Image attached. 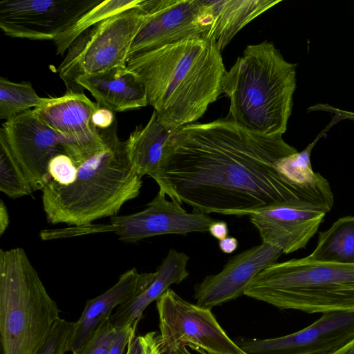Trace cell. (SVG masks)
<instances>
[{
	"mask_svg": "<svg viewBox=\"0 0 354 354\" xmlns=\"http://www.w3.org/2000/svg\"><path fill=\"white\" fill-rule=\"evenodd\" d=\"M117 333L111 318L104 322L90 338L73 354H108Z\"/></svg>",
	"mask_w": 354,
	"mask_h": 354,
	"instance_id": "28",
	"label": "cell"
},
{
	"mask_svg": "<svg viewBox=\"0 0 354 354\" xmlns=\"http://www.w3.org/2000/svg\"><path fill=\"white\" fill-rule=\"evenodd\" d=\"M296 152L281 134L254 133L227 116L176 129L151 178L160 192L195 213L250 216L290 201L330 210L333 197L295 185L277 171V162Z\"/></svg>",
	"mask_w": 354,
	"mask_h": 354,
	"instance_id": "1",
	"label": "cell"
},
{
	"mask_svg": "<svg viewBox=\"0 0 354 354\" xmlns=\"http://www.w3.org/2000/svg\"><path fill=\"white\" fill-rule=\"evenodd\" d=\"M244 295L282 310L354 312V264L308 257L277 262L259 272Z\"/></svg>",
	"mask_w": 354,
	"mask_h": 354,
	"instance_id": "5",
	"label": "cell"
},
{
	"mask_svg": "<svg viewBox=\"0 0 354 354\" xmlns=\"http://www.w3.org/2000/svg\"><path fill=\"white\" fill-rule=\"evenodd\" d=\"M330 354H354V337L338 350Z\"/></svg>",
	"mask_w": 354,
	"mask_h": 354,
	"instance_id": "36",
	"label": "cell"
},
{
	"mask_svg": "<svg viewBox=\"0 0 354 354\" xmlns=\"http://www.w3.org/2000/svg\"><path fill=\"white\" fill-rule=\"evenodd\" d=\"M140 2L141 0L102 1L53 41L57 54L62 55L81 34L93 26L121 12L136 8Z\"/></svg>",
	"mask_w": 354,
	"mask_h": 354,
	"instance_id": "24",
	"label": "cell"
},
{
	"mask_svg": "<svg viewBox=\"0 0 354 354\" xmlns=\"http://www.w3.org/2000/svg\"><path fill=\"white\" fill-rule=\"evenodd\" d=\"M99 0H2L0 28L10 37L55 41Z\"/></svg>",
	"mask_w": 354,
	"mask_h": 354,
	"instance_id": "11",
	"label": "cell"
},
{
	"mask_svg": "<svg viewBox=\"0 0 354 354\" xmlns=\"http://www.w3.org/2000/svg\"><path fill=\"white\" fill-rule=\"evenodd\" d=\"M155 277L156 272L139 273L133 268L121 274L108 290L88 300L80 319L75 322L70 351L82 347L100 325L111 318L115 308L143 292Z\"/></svg>",
	"mask_w": 354,
	"mask_h": 354,
	"instance_id": "18",
	"label": "cell"
},
{
	"mask_svg": "<svg viewBox=\"0 0 354 354\" xmlns=\"http://www.w3.org/2000/svg\"><path fill=\"white\" fill-rule=\"evenodd\" d=\"M57 303L21 248L0 250L3 354H37L60 318Z\"/></svg>",
	"mask_w": 354,
	"mask_h": 354,
	"instance_id": "6",
	"label": "cell"
},
{
	"mask_svg": "<svg viewBox=\"0 0 354 354\" xmlns=\"http://www.w3.org/2000/svg\"><path fill=\"white\" fill-rule=\"evenodd\" d=\"M315 142L304 150L279 160L275 165L278 174L290 183L300 187L333 196L328 180L315 173L310 163V152Z\"/></svg>",
	"mask_w": 354,
	"mask_h": 354,
	"instance_id": "23",
	"label": "cell"
},
{
	"mask_svg": "<svg viewBox=\"0 0 354 354\" xmlns=\"http://www.w3.org/2000/svg\"><path fill=\"white\" fill-rule=\"evenodd\" d=\"M189 257L183 252L170 248L156 270L153 282L140 294L118 306L111 316V322L118 328L131 322H138L145 308L158 298L172 284H178L189 274L187 266Z\"/></svg>",
	"mask_w": 354,
	"mask_h": 354,
	"instance_id": "19",
	"label": "cell"
},
{
	"mask_svg": "<svg viewBox=\"0 0 354 354\" xmlns=\"http://www.w3.org/2000/svg\"><path fill=\"white\" fill-rule=\"evenodd\" d=\"M145 16L141 0L138 6L107 18L81 34L58 68L67 93H78L75 80L80 76L126 66L131 44Z\"/></svg>",
	"mask_w": 354,
	"mask_h": 354,
	"instance_id": "7",
	"label": "cell"
},
{
	"mask_svg": "<svg viewBox=\"0 0 354 354\" xmlns=\"http://www.w3.org/2000/svg\"><path fill=\"white\" fill-rule=\"evenodd\" d=\"M282 254L279 248L262 242L233 256L221 272L207 275L194 286L196 304L212 309L244 295L252 280Z\"/></svg>",
	"mask_w": 354,
	"mask_h": 354,
	"instance_id": "16",
	"label": "cell"
},
{
	"mask_svg": "<svg viewBox=\"0 0 354 354\" xmlns=\"http://www.w3.org/2000/svg\"><path fill=\"white\" fill-rule=\"evenodd\" d=\"M329 212L313 203L290 201L260 208L249 216L263 243L290 254L306 247Z\"/></svg>",
	"mask_w": 354,
	"mask_h": 354,
	"instance_id": "15",
	"label": "cell"
},
{
	"mask_svg": "<svg viewBox=\"0 0 354 354\" xmlns=\"http://www.w3.org/2000/svg\"><path fill=\"white\" fill-rule=\"evenodd\" d=\"M0 191L11 198L34 192L26 176L7 145L0 140Z\"/></svg>",
	"mask_w": 354,
	"mask_h": 354,
	"instance_id": "26",
	"label": "cell"
},
{
	"mask_svg": "<svg viewBox=\"0 0 354 354\" xmlns=\"http://www.w3.org/2000/svg\"><path fill=\"white\" fill-rule=\"evenodd\" d=\"M48 98L39 97L30 82L16 83L0 78V119L8 120L32 108L46 104Z\"/></svg>",
	"mask_w": 354,
	"mask_h": 354,
	"instance_id": "25",
	"label": "cell"
},
{
	"mask_svg": "<svg viewBox=\"0 0 354 354\" xmlns=\"http://www.w3.org/2000/svg\"><path fill=\"white\" fill-rule=\"evenodd\" d=\"M215 221L206 214L187 212L180 203L167 199L166 195L158 191L140 212L111 216L105 224L91 223L48 230L47 237L54 240L113 232L122 242L136 243L154 236L208 232L209 226Z\"/></svg>",
	"mask_w": 354,
	"mask_h": 354,
	"instance_id": "8",
	"label": "cell"
},
{
	"mask_svg": "<svg viewBox=\"0 0 354 354\" xmlns=\"http://www.w3.org/2000/svg\"><path fill=\"white\" fill-rule=\"evenodd\" d=\"M115 121L114 112L104 107L98 106L91 117L92 124L98 129H109Z\"/></svg>",
	"mask_w": 354,
	"mask_h": 354,
	"instance_id": "32",
	"label": "cell"
},
{
	"mask_svg": "<svg viewBox=\"0 0 354 354\" xmlns=\"http://www.w3.org/2000/svg\"><path fill=\"white\" fill-rule=\"evenodd\" d=\"M205 354H207V353H205Z\"/></svg>",
	"mask_w": 354,
	"mask_h": 354,
	"instance_id": "38",
	"label": "cell"
},
{
	"mask_svg": "<svg viewBox=\"0 0 354 354\" xmlns=\"http://www.w3.org/2000/svg\"><path fill=\"white\" fill-rule=\"evenodd\" d=\"M127 66L143 82L148 105L174 130L203 115L223 93L227 72L215 44L202 36L131 57Z\"/></svg>",
	"mask_w": 354,
	"mask_h": 354,
	"instance_id": "2",
	"label": "cell"
},
{
	"mask_svg": "<svg viewBox=\"0 0 354 354\" xmlns=\"http://www.w3.org/2000/svg\"><path fill=\"white\" fill-rule=\"evenodd\" d=\"M175 131L166 127L153 111L144 127H138L131 133L126 140L127 149L132 165L142 177L153 176Z\"/></svg>",
	"mask_w": 354,
	"mask_h": 354,
	"instance_id": "21",
	"label": "cell"
},
{
	"mask_svg": "<svg viewBox=\"0 0 354 354\" xmlns=\"http://www.w3.org/2000/svg\"><path fill=\"white\" fill-rule=\"evenodd\" d=\"M212 18L203 36L221 52L236 33L280 0H203Z\"/></svg>",
	"mask_w": 354,
	"mask_h": 354,
	"instance_id": "20",
	"label": "cell"
},
{
	"mask_svg": "<svg viewBox=\"0 0 354 354\" xmlns=\"http://www.w3.org/2000/svg\"><path fill=\"white\" fill-rule=\"evenodd\" d=\"M78 93L88 91L100 107L113 112L139 109L148 105L145 86L127 66H116L77 77Z\"/></svg>",
	"mask_w": 354,
	"mask_h": 354,
	"instance_id": "17",
	"label": "cell"
},
{
	"mask_svg": "<svg viewBox=\"0 0 354 354\" xmlns=\"http://www.w3.org/2000/svg\"><path fill=\"white\" fill-rule=\"evenodd\" d=\"M178 354H192L187 349Z\"/></svg>",
	"mask_w": 354,
	"mask_h": 354,
	"instance_id": "37",
	"label": "cell"
},
{
	"mask_svg": "<svg viewBox=\"0 0 354 354\" xmlns=\"http://www.w3.org/2000/svg\"><path fill=\"white\" fill-rule=\"evenodd\" d=\"M9 225V216L7 207L3 201L0 202V236H2Z\"/></svg>",
	"mask_w": 354,
	"mask_h": 354,
	"instance_id": "35",
	"label": "cell"
},
{
	"mask_svg": "<svg viewBox=\"0 0 354 354\" xmlns=\"http://www.w3.org/2000/svg\"><path fill=\"white\" fill-rule=\"evenodd\" d=\"M0 140L8 147L34 192L42 190L50 180L48 172L50 160L65 153L66 138L39 120L33 109L3 122Z\"/></svg>",
	"mask_w": 354,
	"mask_h": 354,
	"instance_id": "12",
	"label": "cell"
},
{
	"mask_svg": "<svg viewBox=\"0 0 354 354\" xmlns=\"http://www.w3.org/2000/svg\"><path fill=\"white\" fill-rule=\"evenodd\" d=\"M162 354L187 346L203 354H248L232 340L210 308L190 303L167 289L156 301Z\"/></svg>",
	"mask_w": 354,
	"mask_h": 354,
	"instance_id": "9",
	"label": "cell"
},
{
	"mask_svg": "<svg viewBox=\"0 0 354 354\" xmlns=\"http://www.w3.org/2000/svg\"><path fill=\"white\" fill-rule=\"evenodd\" d=\"M75 322L59 318L37 354H65L70 351Z\"/></svg>",
	"mask_w": 354,
	"mask_h": 354,
	"instance_id": "27",
	"label": "cell"
},
{
	"mask_svg": "<svg viewBox=\"0 0 354 354\" xmlns=\"http://www.w3.org/2000/svg\"><path fill=\"white\" fill-rule=\"evenodd\" d=\"M125 354H162L160 335L155 331L135 337Z\"/></svg>",
	"mask_w": 354,
	"mask_h": 354,
	"instance_id": "30",
	"label": "cell"
},
{
	"mask_svg": "<svg viewBox=\"0 0 354 354\" xmlns=\"http://www.w3.org/2000/svg\"><path fill=\"white\" fill-rule=\"evenodd\" d=\"M98 106L83 93H66L48 97L46 104L32 109L39 120L66 138L64 153L77 164L104 145L102 131L91 123Z\"/></svg>",
	"mask_w": 354,
	"mask_h": 354,
	"instance_id": "14",
	"label": "cell"
},
{
	"mask_svg": "<svg viewBox=\"0 0 354 354\" xmlns=\"http://www.w3.org/2000/svg\"><path fill=\"white\" fill-rule=\"evenodd\" d=\"M309 259L320 262L354 264V216L339 218L319 233Z\"/></svg>",
	"mask_w": 354,
	"mask_h": 354,
	"instance_id": "22",
	"label": "cell"
},
{
	"mask_svg": "<svg viewBox=\"0 0 354 354\" xmlns=\"http://www.w3.org/2000/svg\"><path fill=\"white\" fill-rule=\"evenodd\" d=\"M145 18L131 44L129 58L209 30L211 15L203 0H143Z\"/></svg>",
	"mask_w": 354,
	"mask_h": 354,
	"instance_id": "10",
	"label": "cell"
},
{
	"mask_svg": "<svg viewBox=\"0 0 354 354\" xmlns=\"http://www.w3.org/2000/svg\"><path fill=\"white\" fill-rule=\"evenodd\" d=\"M208 232L216 239L221 241L227 237L229 230L225 221H216L209 227Z\"/></svg>",
	"mask_w": 354,
	"mask_h": 354,
	"instance_id": "33",
	"label": "cell"
},
{
	"mask_svg": "<svg viewBox=\"0 0 354 354\" xmlns=\"http://www.w3.org/2000/svg\"><path fill=\"white\" fill-rule=\"evenodd\" d=\"M239 245L238 240L232 236H227L219 241L218 246L220 250L225 254H231L236 250Z\"/></svg>",
	"mask_w": 354,
	"mask_h": 354,
	"instance_id": "34",
	"label": "cell"
},
{
	"mask_svg": "<svg viewBox=\"0 0 354 354\" xmlns=\"http://www.w3.org/2000/svg\"><path fill=\"white\" fill-rule=\"evenodd\" d=\"M48 172L50 180L59 185H67L75 180L77 168L68 156L61 153L50 160Z\"/></svg>",
	"mask_w": 354,
	"mask_h": 354,
	"instance_id": "29",
	"label": "cell"
},
{
	"mask_svg": "<svg viewBox=\"0 0 354 354\" xmlns=\"http://www.w3.org/2000/svg\"><path fill=\"white\" fill-rule=\"evenodd\" d=\"M138 322H131L117 328V333L108 354H123L129 342L136 337Z\"/></svg>",
	"mask_w": 354,
	"mask_h": 354,
	"instance_id": "31",
	"label": "cell"
},
{
	"mask_svg": "<svg viewBox=\"0 0 354 354\" xmlns=\"http://www.w3.org/2000/svg\"><path fill=\"white\" fill-rule=\"evenodd\" d=\"M354 337V312L322 314L310 326L281 337L241 339L248 354H330Z\"/></svg>",
	"mask_w": 354,
	"mask_h": 354,
	"instance_id": "13",
	"label": "cell"
},
{
	"mask_svg": "<svg viewBox=\"0 0 354 354\" xmlns=\"http://www.w3.org/2000/svg\"><path fill=\"white\" fill-rule=\"evenodd\" d=\"M295 68L271 42L248 46L225 76L228 116L248 131L283 135L292 111Z\"/></svg>",
	"mask_w": 354,
	"mask_h": 354,
	"instance_id": "4",
	"label": "cell"
},
{
	"mask_svg": "<svg viewBox=\"0 0 354 354\" xmlns=\"http://www.w3.org/2000/svg\"><path fill=\"white\" fill-rule=\"evenodd\" d=\"M104 145L77 167L75 180L67 185L50 180L42 191V204L51 224L80 226L115 216L137 197L142 176L132 165L126 141L120 140L116 121L102 129Z\"/></svg>",
	"mask_w": 354,
	"mask_h": 354,
	"instance_id": "3",
	"label": "cell"
}]
</instances>
